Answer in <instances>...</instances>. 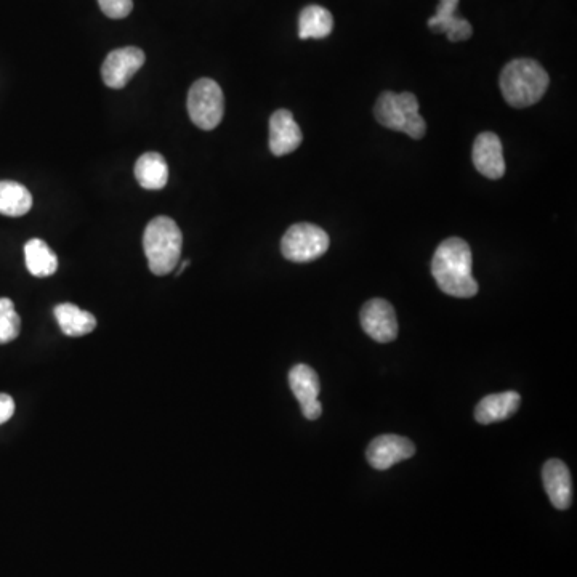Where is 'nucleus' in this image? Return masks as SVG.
<instances>
[{
  "instance_id": "nucleus-20",
  "label": "nucleus",
  "mask_w": 577,
  "mask_h": 577,
  "mask_svg": "<svg viewBox=\"0 0 577 577\" xmlns=\"http://www.w3.org/2000/svg\"><path fill=\"white\" fill-rule=\"evenodd\" d=\"M33 209V196L26 186L12 180L0 182V214L23 217Z\"/></svg>"
},
{
  "instance_id": "nucleus-11",
  "label": "nucleus",
  "mask_w": 577,
  "mask_h": 577,
  "mask_svg": "<svg viewBox=\"0 0 577 577\" xmlns=\"http://www.w3.org/2000/svg\"><path fill=\"white\" fill-rule=\"evenodd\" d=\"M473 164L489 180H499L505 174L504 148L501 138L493 132L480 134L473 143Z\"/></svg>"
},
{
  "instance_id": "nucleus-9",
  "label": "nucleus",
  "mask_w": 577,
  "mask_h": 577,
  "mask_svg": "<svg viewBox=\"0 0 577 577\" xmlns=\"http://www.w3.org/2000/svg\"><path fill=\"white\" fill-rule=\"evenodd\" d=\"M289 385L302 406L305 419L318 420L323 414V404L318 400L321 384L315 369H311L307 364H297L289 372Z\"/></svg>"
},
{
  "instance_id": "nucleus-3",
  "label": "nucleus",
  "mask_w": 577,
  "mask_h": 577,
  "mask_svg": "<svg viewBox=\"0 0 577 577\" xmlns=\"http://www.w3.org/2000/svg\"><path fill=\"white\" fill-rule=\"evenodd\" d=\"M183 236L170 217H156L146 226L143 249L153 275L166 276L177 268L182 257Z\"/></svg>"
},
{
  "instance_id": "nucleus-22",
  "label": "nucleus",
  "mask_w": 577,
  "mask_h": 577,
  "mask_svg": "<svg viewBox=\"0 0 577 577\" xmlns=\"http://www.w3.org/2000/svg\"><path fill=\"white\" fill-rule=\"evenodd\" d=\"M98 4H100L101 12L113 20L129 17L130 12L134 9L132 0H98Z\"/></svg>"
},
{
  "instance_id": "nucleus-6",
  "label": "nucleus",
  "mask_w": 577,
  "mask_h": 577,
  "mask_svg": "<svg viewBox=\"0 0 577 577\" xmlns=\"http://www.w3.org/2000/svg\"><path fill=\"white\" fill-rule=\"evenodd\" d=\"M326 231L311 223H297L286 231L281 241L284 259L294 263H308L323 257L329 249Z\"/></svg>"
},
{
  "instance_id": "nucleus-4",
  "label": "nucleus",
  "mask_w": 577,
  "mask_h": 577,
  "mask_svg": "<svg viewBox=\"0 0 577 577\" xmlns=\"http://www.w3.org/2000/svg\"><path fill=\"white\" fill-rule=\"evenodd\" d=\"M374 116L380 126L420 140L427 134V122L419 114V100L411 92H384L377 100Z\"/></svg>"
},
{
  "instance_id": "nucleus-10",
  "label": "nucleus",
  "mask_w": 577,
  "mask_h": 577,
  "mask_svg": "<svg viewBox=\"0 0 577 577\" xmlns=\"http://www.w3.org/2000/svg\"><path fill=\"white\" fill-rule=\"evenodd\" d=\"M416 454V446L408 438L400 435H380L371 441L366 457L376 470H388L398 462L411 459Z\"/></svg>"
},
{
  "instance_id": "nucleus-8",
  "label": "nucleus",
  "mask_w": 577,
  "mask_h": 577,
  "mask_svg": "<svg viewBox=\"0 0 577 577\" xmlns=\"http://www.w3.org/2000/svg\"><path fill=\"white\" fill-rule=\"evenodd\" d=\"M363 331L379 343H390L398 337V319L392 303L372 299L361 308Z\"/></svg>"
},
{
  "instance_id": "nucleus-5",
  "label": "nucleus",
  "mask_w": 577,
  "mask_h": 577,
  "mask_svg": "<svg viewBox=\"0 0 577 577\" xmlns=\"http://www.w3.org/2000/svg\"><path fill=\"white\" fill-rule=\"evenodd\" d=\"M188 113L194 126L202 130H214L222 122L225 97L214 79L204 77L191 85L188 93Z\"/></svg>"
},
{
  "instance_id": "nucleus-7",
  "label": "nucleus",
  "mask_w": 577,
  "mask_h": 577,
  "mask_svg": "<svg viewBox=\"0 0 577 577\" xmlns=\"http://www.w3.org/2000/svg\"><path fill=\"white\" fill-rule=\"evenodd\" d=\"M145 52L138 47L113 50L101 66V77L109 89H124L145 65Z\"/></svg>"
},
{
  "instance_id": "nucleus-14",
  "label": "nucleus",
  "mask_w": 577,
  "mask_h": 577,
  "mask_svg": "<svg viewBox=\"0 0 577 577\" xmlns=\"http://www.w3.org/2000/svg\"><path fill=\"white\" fill-rule=\"evenodd\" d=\"M459 0H440L435 15L428 20V28L433 33L446 34L451 42L469 41L473 29L469 21L457 15Z\"/></svg>"
},
{
  "instance_id": "nucleus-2",
  "label": "nucleus",
  "mask_w": 577,
  "mask_h": 577,
  "mask_svg": "<svg viewBox=\"0 0 577 577\" xmlns=\"http://www.w3.org/2000/svg\"><path fill=\"white\" fill-rule=\"evenodd\" d=\"M549 74L537 61L520 58L502 69L501 90L513 108H528L541 101L549 89Z\"/></svg>"
},
{
  "instance_id": "nucleus-15",
  "label": "nucleus",
  "mask_w": 577,
  "mask_h": 577,
  "mask_svg": "<svg viewBox=\"0 0 577 577\" xmlns=\"http://www.w3.org/2000/svg\"><path fill=\"white\" fill-rule=\"evenodd\" d=\"M521 396L517 392L494 393L478 403L475 419L478 424L489 425L510 419L518 411Z\"/></svg>"
},
{
  "instance_id": "nucleus-18",
  "label": "nucleus",
  "mask_w": 577,
  "mask_h": 577,
  "mask_svg": "<svg viewBox=\"0 0 577 577\" xmlns=\"http://www.w3.org/2000/svg\"><path fill=\"white\" fill-rule=\"evenodd\" d=\"M26 267L36 278H49L58 270V257L42 239H31L25 246Z\"/></svg>"
},
{
  "instance_id": "nucleus-21",
  "label": "nucleus",
  "mask_w": 577,
  "mask_h": 577,
  "mask_svg": "<svg viewBox=\"0 0 577 577\" xmlns=\"http://www.w3.org/2000/svg\"><path fill=\"white\" fill-rule=\"evenodd\" d=\"M21 319L10 299H0V345L13 342L20 335Z\"/></svg>"
},
{
  "instance_id": "nucleus-23",
  "label": "nucleus",
  "mask_w": 577,
  "mask_h": 577,
  "mask_svg": "<svg viewBox=\"0 0 577 577\" xmlns=\"http://www.w3.org/2000/svg\"><path fill=\"white\" fill-rule=\"evenodd\" d=\"M15 414V401L12 396L0 393V425L9 422Z\"/></svg>"
},
{
  "instance_id": "nucleus-17",
  "label": "nucleus",
  "mask_w": 577,
  "mask_h": 577,
  "mask_svg": "<svg viewBox=\"0 0 577 577\" xmlns=\"http://www.w3.org/2000/svg\"><path fill=\"white\" fill-rule=\"evenodd\" d=\"M61 332L68 337H82L97 327V318L73 303H60L53 310Z\"/></svg>"
},
{
  "instance_id": "nucleus-1",
  "label": "nucleus",
  "mask_w": 577,
  "mask_h": 577,
  "mask_svg": "<svg viewBox=\"0 0 577 577\" xmlns=\"http://www.w3.org/2000/svg\"><path fill=\"white\" fill-rule=\"evenodd\" d=\"M432 275L446 295L470 299L478 294L477 279L472 276V251L464 239L449 238L438 246L433 255Z\"/></svg>"
},
{
  "instance_id": "nucleus-13",
  "label": "nucleus",
  "mask_w": 577,
  "mask_h": 577,
  "mask_svg": "<svg viewBox=\"0 0 577 577\" xmlns=\"http://www.w3.org/2000/svg\"><path fill=\"white\" fill-rule=\"evenodd\" d=\"M542 481L555 509L566 510L571 507L573 481H571V473L565 462L558 459L545 462L544 469H542Z\"/></svg>"
},
{
  "instance_id": "nucleus-19",
  "label": "nucleus",
  "mask_w": 577,
  "mask_h": 577,
  "mask_svg": "<svg viewBox=\"0 0 577 577\" xmlns=\"http://www.w3.org/2000/svg\"><path fill=\"white\" fill-rule=\"evenodd\" d=\"M334 29V18L329 10L319 5H308L300 13L299 37L302 41L307 39H324Z\"/></svg>"
},
{
  "instance_id": "nucleus-16",
  "label": "nucleus",
  "mask_w": 577,
  "mask_h": 577,
  "mask_svg": "<svg viewBox=\"0 0 577 577\" xmlns=\"http://www.w3.org/2000/svg\"><path fill=\"white\" fill-rule=\"evenodd\" d=\"M135 178L145 190L159 191L169 182V167L159 153H145L135 164Z\"/></svg>"
},
{
  "instance_id": "nucleus-12",
  "label": "nucleus",
  "mask_w": 577,
  "mask_h": 577,
  "mask_svg": "<svg viewBox=\"0 0 577 577\" xmlns=\"http://www.w3.org/2000/svg\"><path fill=\"white\" fill-rule=\"evenodd\" d=\"M303 135L294 114L287 109H278L270 118V150L281 158L294 153L302 145Z\"/></svg>"
}]
</instances>
